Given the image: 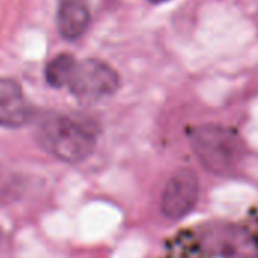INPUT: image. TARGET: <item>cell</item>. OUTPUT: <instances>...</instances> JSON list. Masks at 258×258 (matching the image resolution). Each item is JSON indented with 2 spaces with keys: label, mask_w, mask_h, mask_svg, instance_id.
Instances as JSON below:
<instances>
[{
  "label": "cell",
  "mask_w": 258,
  "mask_h": 258,
  "mask_svg": "<svg viewBox=\"0 0 258 258\" xmlns=\"http://www.w3.org/2000/svg\"><path fill=\"white\" fill-rule=\"evenodd\" d=\"M159 258H258V212L184 228L165 243Z\"/></svg>",
  "instance_id": "1"
},
{
  "label": "cell",
  "mask_w": 258,
  "mask_h": 258,
  "mask_svg": "<svg viewBox=\"0 0 258 258\" xmlns=\"http://www.w3.org/2000/svg\"><path fill=\"white\" fill-rule=\"evenodd\" d=\"M192 148L203 166L215 175H233L242 163L245 144L224 125H201L190 133Z\"/></svg>",
  "instance_id": "2"
},
{
  "label": "cell",
  "mask_w": 258,
  "mask_h": 258,
  "mask_svg": "<svg viewBox=\"0 0 258 258\" xmlns=\"http://www.w3.org/2000/svg\"><path fill=\"white\" fill-rule=\"evenodd\" d=\"M42 147L65 162L85 160L97 145V133L94 125L83 119L71 116L48 118L39 130Z\"/></svg>",
  "instance_id": "3"
},
{
  "label": "cell",
  "mask_w": 258,
  "mask_h": 258,
  "mask_svg": "<svg viewBox=\"0 0 258 258\" xmlns=\"http://www.w3.org/2000/svg\"><path fill=\"white\" fill-rule=\"evenodd\" d=\"M65 86L80 101L94 103L112 95L119 86V79L112 67L98 59L74 60Z\"/></svg>",
  "instance_id": "4"
},
{
  "label": "cell",
  "mask_w": 258,
  "mask_h": 258,
  "mask_svg": "<svg viewBox=\"0 0 258 258\" xmlns=\"http://www.w3.org/2000/svg\"><path fill=\"white\" fill-rule=\"evenodd\" d=\"M200 183L194 171H177L165 186L162 195V212L168 219L178 221L187 216L198 203Z\"/></svg>",
  "instance_id": "5"
},
{
  "label": "cell",
  "mask_w": 258,
  "mask_h": 258,
  "mask_svg": "<svg viewBox=\"0 0 258 258\" xmlns=\"http://www.w3.org/2000/svg\"><path fill=\"white\" fill-rule=\"evenodd\" d=\"M32 107L27 103L21 86L11 79H0V125L21 127L29 122Z\"/></svg>",
  "instance_id": "6"
},
{
  "label": "cell",
  "mask_w": 258,
  "mask_h": 258,
  "mask_svg": "<svg viewBox=\"0 0 258 258\" xmlns=\"http://www.w3.org/2000/svg\"><path fill=\"white\" fill-rule=\"evenodd\" d=\"M89 20V9L83 0H60L57 9V29L63 38H80L86 32Z\"/></svg>",
  "instance_id": "7"
},
{
  "label": "cell",
  "mask_w": 258,
  "mask_h": 258,
  "mask_svg": "<svg viewBox=\"0 0 258 258\" xmlns=\"http://www.w3.org/2000/svg\"><path fill=\"white\" fill-rule=\"evenodd\" d=\"M74 60L76 59L71 54H59L53 60H50L45 67V79L48 85L54 88H65Z\"/></svg>",
  "instance_id": "8"
},
{
  "label": "cell",
  "mask_w": 258,
  "mask_h": 258,
  "mask_svg": "<svg viewBox=\"0 0 258 258\" xmlns=\"http://www.w3.org/2000/svg\"><path fill=\"white\" fill-rule=\"evenodd\" d=\"M148 2H151V3H163L166 0H148Z\"/></svg>",
  "instance_id": "9"
}]
</instances>
